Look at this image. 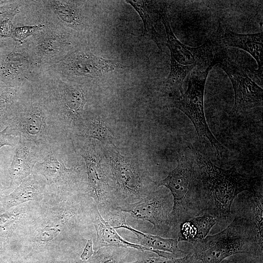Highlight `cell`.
<instances>
[{
	"instance_id": "obj_23",
	"label": "cell",
	"mask_w": 263,
	"mask_h": 263,
	"mask_svg": "<svg viewBox=\"0 0 263 263\" xmlns=\"http://www.w3.org/2000/svg\"><path fill=\"white\" fill-rule=\"evenodd\" d=\"M55 12L62 20L75 29L81 25V17L78 10L71 1H54Z\"/></svg>"
},
{
	"instance_id": "obj_2",
	"label": "cell",
	"mask_w": 263,
	"mask_h": 263,
	"mask_svg": "<svg viewBox=\"0 0 263 263\" xmlns=\"http://www.w3.org/2000/svg\"><path fill=\"white\" fill-rule=\"evenodd\" d=\"M193 155L205 198V213L215 216L219 223L232 220L233 201L240 193L258 188L261 177L242 174L234 167L229 169L218 167L198 150Z\"/></svg>"
},
{
	"instance_id": "obj_28",
	"label": "cell",
	"mask_w": 263,
	"mask_h": 263,
	"mask_svg": "<svg viewBox=\"0 0 263 263\" xmlns=\"http://www.w3.org/2000/svg\"><path fill=\"white\" fill-rule=\"evenodd\" d=\"M60 47V42L56 38L49 37L44 39L39 45L40 51L48 55L56 53Z\"/></svg>"
},
{
	"instance_id": "obj_5",
	"label": "cell",
	"mask_w": 263,
	"mask_h": 263,
	"mask_svg": "<svg viewBox=\"0 0 263 263\" xmlns=\"http://www.w3.org/2000/svg\"><path fill=\"white\" fill-rule=\"evenodd\" d=\"M193 161L187 156H182L167 177L156 182L158 187L165 186L169 189L172 197L171 229L169 235L172 238H177L182 223L205 213L203 188L199 169Z\"/></svg>"
},
{
	"instance_id": "obj_29",
	"label": "cell",
	"mask_w": 263,
	"mask_h": 263,
	"mask_svg": "<svg viewBox=\"0 0 263 263\" xmlns=\"http://www.w3.org/2000/svg\"><path fill=\"white\" fill-rule=\"evenodd\" d=\"M7 130V127L0 132V149L4 146H9L15 148L18 143L19 137L8 133ZM0 190L6 191V188H4L0 182Z\"/></svg>"
},
{
	"instance_id": "obj_11",
	"label": "cell",
	"mask_w": 263,
	"mask_h": 263,
	"mask_svg": "<svg viewBox=\"0 0 263 263\" xmlns=\"http://www.w3.org/2000/svg\"><path fill=\"white\" fill-rule=\"evenodd\" d=\"M217 64L228 75L234 92L232 114H239L263 107V89L237 64L225 57L222 53Z\"/></svg>"
},
{
	"instance_id": "obj_20",
	"label": "cell",
	"mask_w": 263,
	"mask_h": 263,
	"mask_svg": "<svg viewBox=\"0 0 263 263\" xmlns=\"http://www.w3.org/2000/svg\"><path fill=\"white\" fill-rule=\"evenodd\" d=\"M77 135L99 141H107L112 143L113 134L106 126L103 119L87 113L84 117Z\"/></svg>"
},
{
	"instance_id": "obj_25",
	"label": "cell",
	"mask_w": 263,
	"mask_h": 263,
	"mask_svg": "<svg viewBox=\"0 0 263 263\" xmlns=\"http://www.w3.org/2000/svg\"><path fill=\"white\" fill-rule=\"evenodd\" d=\"M189 220L196 230V240H202L206 238L212 227L219 223L218 219L215 216L206 213Z\"/></svg>"
},
{
	"instance_id": "obj_26",
	"label": "cell",
	"mask_w": 263,
	"mask_h": 263,
	"mask_svg": "<svg viewBox=\"0 0 263 263\" xmlns=\"http://www.w3.org/2000/svg\"><path fill=\"white\" fill-rule=\"evenodd\" d=\"M220 263H263V258L247 254L231 256Z\"/></svg>"
},
{
	"instance_id": "obj_21",
	"label": "cell",
	"mask_w": 263,
	"mask_h": 263,
	"mask_svg": "<svg viewBox=\"0 0 263 263\" xmlns=\"http://www.w3.org/2000/svg\"><path fill=\"white\" fill-rule=\"evenodd\" d=\"M138 13L144 24L143 36L152 39L161 50L159 35L154 26L152 13L154 11L151 6L152 2L145 0H126Z\"/></svg>"
},
{
	"instance_id": "obj_24",
	"label": "cell",
	"mask_w": 263,
	"mask_h": 263,
	"mask_svg": "<svg viewBox=\"0 0 263 263\" xmlns=\"http://www.w3.org/2000/svg\"><path fill=\"white\" fill-rule=\"evenodd\" d=\"M148 251L142 252L138 259L132 262L126 263L122 261L120 263H197L196 260L190 253L180 258H165L158 256L155 253Z\"/></svg>"
},
{
	"instance_id": "obj_13",
	"label": "cell",
	"mask_w": 263,
	"mask_h": 263,
	"mask_svg": "<svg viewBox=\"0 0 263 263\" xmlns=\"http://www.w3.org/2000/svg\"><path fill=\"white\" fill-rule=\"evenodd\" d=\"M66 68L72 74L78 76H103L127 66L119 61L94 56L87 51H76L65 60Z\"/></svg>"
},
{
	"instance_id": "obj_15",
	"label": "cell",
	"mask_w": 263,
	"mask_h": 263,
	"mask_svg": "<svg viewBox=\"0 0 263 263\" xmlns=\"http://www.w3.org/2000/svg\"><path fill=\"white\" fill-rule=\"evenodd\" d=\"M8 169L10 184L6 191H13L26 177L33 174L34 167L43 157L30 144L19 139Z\"/></svg>"
},
{
	"instance_id": "obj_8",
	"label": "cell",
	"mask_w": 263,
	"mask_h": 263,
	"mask_svg": "<svg viewBox=\"0 0 263 263\" xmlns=\"http://www.w3.org/2000/svg\"><path fill=\"white\" fill-rule=\"evenodd\" d=\"M220 57L218 53L210 64L204 71L194 69L189 75L187 91L179 98L172 100L170 106L184 113L193 123L197 133L200 143L203 146L208 142L217 153L223 146L214 137L207 125L204 112V97L206 82L212 67L217 64Z\"/></svg>"
},
{
	"instance_id": "obj_4",
	"label": "cell",
	"mask_w": 263,
	"mask_h": 263,
	"mask_svg": "<svg viewBox=\"0 0 263 263\" xmlns=\"http://www.w3.org/2000/svg\"><path fill=\"white\" fill-rule=\"evenodd\" d=\"M220 233L188 243L187 249L201 263H220L231 256L247 254L263 258V237L243 217L235 216Z\"/></svg>"
},
{
	"instance_id": "obj_19",
	"label": "cell",
	"mask_w": 263,
	"mask_h": 263,
	"mask_svg": "<svg viewBox=\"0 0 263 263\" xmlns=\"http://www.w3.org/2000/svg\"><path fill=\"white\" fill-rule=\"evenodd\" d=\"M23 90L5 88L0 93V132L11 124Z\"/></svg>"
},
{
	"instance_id": "obj_6",
	"label": "cell",
	"mask_w": 263,
	"mask_h": 263,
	"mask_svg": "<svg viewBox=\"0 0 263 263\" xmlns=\"http://www.w3.org/2000/svg\"><path fill=\"white\" fill-rule=\"evenodd\" d=\"M167 36V46L171 55L170 70L165 85L174 100L183 94L182 85L186 76L195 68L210 64L219 53L222 44L217 35L198 47H189L182 43L174 34L167 16L163 10H158Z\"/></svg>"
},
{
	"instance_id": "obj_34",
	"label": "cell",
	"mask_w": 263,
	"mask_h": 263,
	"mask_svg": "<svg viewBox=\"0 0 263 263\" xmlns=\"http://www.w3.org/2000/svg\"><path fill=\"white\" fill-rule=\"evenodd\" d=\"M197 263H201L200 262L198 261Z\"/></svg>"
},
{
	"instance_id": "obj_32",
	"label": "cell",
	"mask_w": 263,
	"mask_h": 263,
	"mask_svg": "<svg viewBox=\"0 0 263 263\" xmlns=\"http://www.w3.org/2000/svg\"><path fill=\"white\" fill-rule=\"evenodd\" d=\"M0 263H19L14 257L11 250H0Z\"/></svg>"
},
{
	"instance_id": "obj_31",
	"label": "cell",
	"mask_w": 263,
	"mask_h": 263,
	"mask_svg": "<svg viewBox=\"0 0 263 263\" xmlns=\"http://www.w3.org/2000/svg\"><path fill=\"white\" fill-rule=\"evenodd\" d=\"M93 246L92 239H88L87 241L84 250L80 256V260L86 261L92 257L94 252Z\"/></svg>"
},
{
	"instance_id": "obj_1",
	"label": "cell",
	"mask_w": 263,
	"mask_h": 263,
	"mask_svg": "<svg viewBox=\"0 0 263 263\" xmlns=\"http://www.w3.org/2000/svg\"><path fill=\"white\" fill-rule=\"evenodd\" d=\"M41 202L40 212L21 244L28 250L27 257H53L62 242L86 240L83 235L94 226V201L87 194L60 196L45 193Z\"/></svg>"
},
{
	"instance_id": "obj_30",
	"label": "cell",
	"mask_w": 263,
	"mask_h": 263,
	"mask_svg": "<svg viewBox=\"0 0 263 263\" xmlns=\"http://www.w3.org/2000/svg\"><path fill=\"white\" fill-rule=\"evenodd\" d=\"M41 28V26H23L16 28L13 32V36L19 41H21Z\"/></svg>"
},
{
	"instance_id": "obj_27",
	"label": "cell",
	"mask_w": 263,
	"mask_h": 263,
	"mask_svg": "<svg viewBox=\"0 0 263 263\" xmlns=\"http://www.w3.org/2000/svg\"><path fill=\"white\" fill-rule=\"evenodd\" d=\"M23 58L19 54H11L6 59L4 68L8 74L17 73L23 66Z\"/></svg>"
},
{
	"instance_id": "obj_9",
	"label": "cell",
	"mask_w": 263,
	"mask_h": 263,
	"mask_svg": "<svg viewBox=\"0 0 263 263\" xmlns=\"http://www.w3.org/2000/svg\"><path fill=\"white\" fill-rule=\"evenodd\" d=\"M155 189L137 202L115 209L135 219L150 222L156 235L168 237L171 229L172 197L165 189Z\"/></svg>"
},
{
	"instance_id": "obj_12",
	"label": "cell",
	"mask_w": 263,
	"mask_h": 263,
	"mask_svg": "<svg viewBox=\"0 0 263 263\" xmlns=\"http://www.w3.org/2000/svg\"><path fill=\"white\" fill-rule=\"evenodd\" d=\"M40 209V203L28 202L0 213V249L10 250L14 243L22 244Z\"/></svg>"
},
{
	"instance_id": "obj_22",
	"label": "cell",
	"mask_w": 263,
	"mask_h": 263,
	"mask_svg": "<svg viewBox=\"0 0 263 263\" xmlns=\"http://www.w3.org/2000/svg\"><path fill=\"white\" fill-rule=\"evenodd\" d=\"M127 249L116 246H103L95 250L88 260L74 261L72 263H120L128 255Z\"/></svg>"
},
{
	"instance_id": "obj_14",
	"label": "cell",
	"mask_w": 263,
	"mask_h": 263,
	"mask_svg": "<svg viewBox=\"0 0 263 263\" xmlns=\"http://www.w3.org/2000/svg\"><path fill=\"white\" fill-rule=\"evenodd\" d=\"M46 186L43 176L32 174L9 194L0 197V213L26 203H40L44 199Z\"/></svg>"
},
{
	"instance_id": "obj_16",
	"label": "cell",
	"mask_w": 263,
	"mask_h": 263,
	"mask_svg": "<svg viewBox=\"0 0 263 263\" xmlns=\"http://www.w3.org/2000/svg\"><path fill=\"white\" fill-rule=\"evenodd\" d=\"M125 228L132 232L136 236L139 244L148 248L158 256L165 258H180L189 253L181 249L177 238H167L157 235L144 233L131 226L126 222L118 228Z\"/></svg>"
},
{
	"instance_id": "obj_10",
	"label": "cell",
	"mask_w": 263,
	"mask_h": 263,
	"mask_svg": "<svg viewBox=\"0 0 263 263\" xmlns=\"http://www.w3.org/2000/svg\"><path fill=\"white\" fill-rule=\"evenodd\" d=\"M79 144V153L83 158L87 176V195L93 199L102 217L115 209L109 178L102 167L95 145L91 139Z\"/></svg>"
},
{
	"instance_id": "obj_3",
	"label": "cell",
	"mask_w": 263,
	"mask_h": 263,
	"mask_svg": "<svg viewBox=\"0 0 263 263\" xmlns=\"http://www.w3.org/2000/svg\"><path fill=\"white\" fill-rule=\"evenodd\" d=\"M7 132L33 146L43 158L70 140L37 90L24 91Z\"/></svg>"
},
{
	"instance_id": "obj_7",
	"label": "cell",
	"mask_w": 263,
	"mask_h": 263,
	"mask_svg": "<svg viewBox=\"0 0 263 263\" xmlns=\"http://www.w3.org/2000/svg\"><path fill=\"white\" fill-rule=\"evenodd\" d=\"M68 142L50 151L42 162L35 165L33 173L43 176L47 183L45 192L60 196L87 194V179L80 166L65 165Z\"/></svg>"
},
{
	"instance_id": "obj_17",
	"label": "cell",
	"mask_w": 263,
	"mask_h": 263,
	"mask_svg": "<svg viewBox=\"0 0 263 263\" xmlns=\"http://www.w3.org/2000/svg\"><path fill=\"white\" fill-rule=\"evenodd\" d=\"M222 44L226 46L242 49L250 54L258 64V75L262 78L263 68V33L241 34L228 29L217 34Z\"/></svg>"
},
{
	"instance_id": "obj_33",
	"label": "cell",
	"mask_w": 263,
	"mask_h": 263,
	"mask_svg": "<svg viewBox=\"0 0 263 263\" xmlns=\"http://www.w3.org/2000/svg\"><path fill=\"white\" fill-rule=\"evenodd\" d=\"M3 89V88L1 86H0V93L2 91V90Z\"/></svg>"
},
{
	"instance_id": "obj_18",
	"label": "cell",
	"mask_w": 263,
	"mask_h": 263,
	"mask_svg": "<svg viewBox=\"0 0 263 263\" xmlns=\"http://www.w3.org/2000/svg\"><path fill=\"white\" fill-rule=\"evenodd\" d=\"M92 217L94 227L96 233L94 248L97 249L106 246H116L132 248L139 251H150L146 247L137 244L129 242L123 238L100 214L94 202L92 208Z\"/></svg>"
}]
</instances>
